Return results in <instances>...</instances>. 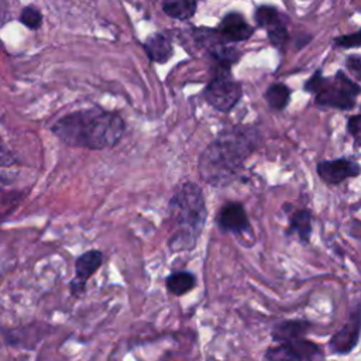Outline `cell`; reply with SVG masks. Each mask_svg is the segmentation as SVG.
<instances>
[{
  "instance_id": "obj_12",
  "label": "cell",
  "mask_w": 361,
  "mask_h": 361,
  "mask_svg": "<svg viewBox=\"0 0 361 361\" xmlns=\"http://www.w3.org/2000/svg\"><path fill=\"white\" fill-rule=\"evenodd\" d=\"M312 327L307 320H282L278 322L271 331V337L276 343H290L303 337Z\"/></svg>"
},
{
  "instance_id": "obj_21",
  "label": "cell",
  "mask_w": 361,
  "mask_h": 361,
  "mask_svg": "<svg viewBox=\"0 0 361 361\" xmlns=\"http://www.w3.org/2000/svg\"><path fill=\"white\" fill-rule=\"evenodd\" d=\"M268 32V39L269 42L279 51L283 49V47L286 45L288 42V28H286V23L282 21V23H278L275 24L274 27L268 28L267 30Z\"/></svg>"
},
{
  "instance_id": "obj_19",
  "label": "cell",
  "mask_w": 361,
  "mask_h": 361,
  "mask_svg": "<svg viewBox=\"0 0 361 361\" xmlns=\"http://www.w3.org/2000/svg\"><path fill=\"white\" fill-rule=\"evenodd\" d=\"M254 18H255V23L258 24V27H262L267 30L274 27L275 24L283 21V17L281 16L279 10L272 6H259L255 10Z\"/></svg>"
},
{
  "instance_id": "obj_14",
  "label": "cell",
  "mask_w": 361,
  "mask_h": 361,
  "mask_svg": "<svg viewBox=\"0 0 361 361\" xmlns=\"http://www.w3.org/2000/svg\"><path fill=\"white\" fill-rule=\"evenodd\" d=\"M165 286L169 293L182 296L196 286V276L189 271H176L165 279Z\"/></svg>"
},
{
  "instance_id": "obj_13",
  "label": "cell",
  "mask_w": 361,
  "mask_h": 361,
  "mask_svg": "<svg viewBox=\"0 0 361 361\" xmlns=\"http://www.w3.org/2000/svg\"><path fill=\"white\" fill-rule=\"evenodd\" d=\"M312 233V213L307 209L296 210L289 217V228L286 231L288 235L298 234L302 243H307Z\"/></svg>"
},
{
  "instance_id": "obj_6",
  "label": "cell",
  "mask_w": 361,
  "mask_h": 361,
  "mask_svg": "<svg viewBox=\"0 0 361 361\" xmlns=\"http://www.w3.org/2000/svg\"><path fill=\"white\" fill-rule=\"evenodd\" d=\"M361 334V305H358L351 314L348 316L347 322L331 336L329 340V348L333 354L344 355L354 350L358 344Z\"/></svg>"
},
{
  "instance_id": "obj_22",
  "label": "cell",
  "mask_w": 361,
  "mask_h": 361,
  "mask_svg": "<svg viewBox=\"0 0 361 361\" xmlns=\"http://www.w3.org/2000/svg\"><path fill=\"white\" fill-rule=\"evenodd\" d=\"M333 42H334L336 47H340V48H357V47H361V30H358L357 32H353V34L336 37Z\"/></svg>"
},
{
  "instance_id": "obj_15",
  "label": "cell",
  "mask_w": 361,
  "mask_h": 361,
  "mask_svg": "<svg viewBox=\"0 0 361 361\" xmlns=\"http://www.w3.org/2000/svg\"><path fill=\"white\" fill-rule=\"evenodd\" d=\"M196 8L197 3L190 0H171L162 3V11L175 20H189L195 16Z\"/></svg>"
},
{
  "instance_id": "obj_8",
  "label": "cell",
  "mask_w": 361,
  "mask_h": 361,
  "mask_svg": "<svg viewBox=\"0 0 361 361\" xmlns=\"http://www.w3.org/2000/svg\"><path fill=\"white\" fill-rule=\"evenodd\" d=\"M317 175L330 185H338L348 178H355L361 173V166L351 159H326L317 164Z\"/></svg>"
},
{
  "instance_id": "obj_4",
  "label": "cell",
  "mask_w": 361,
  "mask_h": 361,
  "mask_svg": "<svg viewBox=\"0 0 361 361\" xmlns=\"http://www.w3.org/2000/svg\"><path fill=\"white\" fill-rule=\"evenodd\" d=\"M360 93L361 86L350 79L343 71H338L334 78L323 79L314 94V100L316 104L322 107L350 110L354 107L355 99Z\"/></svg>"
},
{
  "instance_id": "obj_1",
  "label": "cell",
  "mask_w": 361,
  "mask_h": 361,
  "mask_svg": "<svg viewBox=\"0 0 361 361\" xmlns=\"http://www.w3.org/2000/svg\"><path fill=\"white\" fill-rule=\"evenodd\" d=\"M51 131L68 147L97 151L117 145L126 131V123L118 113L94 106L59 117Z\"/></svg>"
},
{
  "instance_id": "obj_10",
  "label": "cell",
  "mask_w": 361,
  "mask_h": 361,
  "mask_svg": "<svg viewBox=\"0 0 361 361\" xmlns=\"http://www.w3.org/2000/svg\"><path fill=\"white\" fill-rule=\"evenodd\" d=\"M217 31L226 44H234L248 39L254 32V27L247 23L241 13L230 11L221 18Z\"/></svg>"
},
{
  "instance_id": "obj_24",
  "label": "cell",
  "mask_w": 361,
  "mask_h": 361,
  "mask_svg": "<svg viewBox=\"0 0 361 361\" xmlns=\"http://www.w3.org/2000/svg\"><path fill=\"white\" fill-rule=\"evenodd\" d=\"M18 164L17 158L6 147L0 145V171H7Z\"/></svg>"
},
{
  "instance_id": "obj_3",
  "label": "cell",
  "mask_w": 361,
  "mask_h": 361,
  "mask_svg": "<svg viewBox=\"0 0 361 361\" xmlns=\"http://www.w3.org/2000/svg\"><path fill=\"white\" fill-rule=\"evenodd\" d=\"M168 210L176 226L169 238L171 250H193L207 217L202 189L195 182H185L171 197Z\"/></svg>"
},
{
  "instance_id": "obj_7",
  "label": "cell",
  "mask_w": 361,
  "mask_h": 361,
  "mask_svg": "<svg viewBox=\"0 0 361 361\" xmlns=\"http://www.w3.org/2000/svg\"><path fill=\"white\" fill-rule=\"evenodd\" d=\"M103 264V254L100 250H87L75 259V276L69 283V290L72 296L79 298L86 290V283L90 276Z\"/></svg>"
},
{
  "instance_id": "obj_17",
  "label": "cell",
  "mask_w": 361,
  "mask_h": 361,
  "mask_svg": "<svg viewBox=\"0 0 361 361\" xmlns=\"http://www.w3.org/2000/svg\"><path fill=\"white\" fill-rule=\"evenodd\" d=\"M262 361H303L290 343H279L265 350Z\"/></svg>"
},
{
  "instance_id": "obj_11",
  "label": "cell",
  "mask_w": 361,
  "mask_h": 361,
  "mask_svg": "<svg viewBox=\"0 0 361 361\" xmlns=\"http://www.w3.org/2000/svg\"><path fill=\"white\" fill-rule=\"evenodd\" d=\"M144 51L149 61L157 62V63H165L171 59L173 54V45L169 38V35L164 32H157L149 35L144 44Z\"/></svg>"
},
{
  "instance_id": "obj_18",
  "label": "cell",
  "mask_w": 361,
  "mask_h": 361,
  "mask_svg": "<svg viewBox=\"0 0 361 361\" xmlns=\"http://www.w3.org/2000/svg\"><path fill=\"white\" fill-rule=\"evenodd\" d=\"M290 344L296 348V351L299 353V355L302 357L303 361H322L323 360V351L320 350V347L310 341L306 340L303 337L290 341Z\"/></svg>"
},
{
  "instance_id": "obj_25",
  "label": "cell",
  "mask_w": 361,
  "mask_h": 361,
  "mask_svg": "<svg viewBox=\"0 0 361 361\" xmlns=\"http://www.w3.org/2000/svg\"><path fill=\"white\" fill-rule=\"evenodd\" d=\"M345 66L357 79L361 80V55H350L345 59Z\"/></svg>"
},
{
  "instance_id": "obj_20",
  "label": "cell",
  "mask_w": 361,
  "mask_h": 361,
  "mask_svg": "<svg viewBox=\"0 0 361 361\" xmlns=\"http://www.w3.org/2000/svg\"><path fill=\"white\" fill-rule=\"evenodd\" d=\"M18 21L28 30L35 31L38 28H41L42 21H44V16L42 11L37 7V6H25L21 8L20 14H18Z\"/></svg>"
},
{
  "instance_id": "obj_5",
  "label": "cell",
  "mask_w": 361,
  "mask_h": 361,
  "mask_svg": "<svg viewBox=\"0 0 361 361\" xmlns=\"http://www.w3.org/2000/svg\"><path fill=\"white\" fill-rule=\"evenodd\" d=\"M206 102L219 111H230L243 96L241 86L233 79L230 69L216 68L214 75L203 90Z\"/></svg>"
},
{
  "instance_id": "obj_16",
  "label": "cell",
  "mask_w": 361,
  "mask_h": 361,
  "mask_svg": "<svg viewBox=\"0 0 361 361\" xmlns=\"http://www.w3.org/2000/svg\"><path fill=\"white\" fill-rule=\"evenodd\" d=\"M292 90L283 83H272L265 92V100L274 110H283L290 100Z\"/></svg>"
},
{
  "instance_id": "obj_9",
  "label": "cell",
  "mask_w": 361,
  "mask_h": 361,
  "mask_svg": "<svg viewBox=\"0 0 361 361\" xmlns=\"http://www.w3.org/2000/svg\"><path fill=\"white\" fill-rule=\"evenodd\" d=\"M217 227L223 233L241 234L250 230V220L244 206L238 202L226 203L216 216Z\"/></svg>"
},
{
  "instance_id": "obj_2",
  "label": "cell",
  "mask_w": 361,
  "mask_h": 361,
  "mask_svg": "<svg viewBox=\"0 0 361 361\" xmlns=\"http://www.w3.org/2000/svg\"><path fill=\"white\" fill-rule=\"evenodd\" d=\"M258 141L259 133L255 127L233 126L223 130L199 158L200 176L213 186L228 185L257 148Z\"/></svg>"
},
{
  "instance_id": "obj_23",
  "label": "cell",
  "mask_w": 361,
  "mask_h": 361,
  "mask_svg": "<svg viewBox=\"0 0 361 361\" xmlns=\"http://www.w3.org/2000/svg\"><path fill=\"white\" fill-rule=\"evenodd\" d=\"M347 131L353 135L355 145H361V114L351 116L347 121Z\"/></svg>"
}]
</instances>
